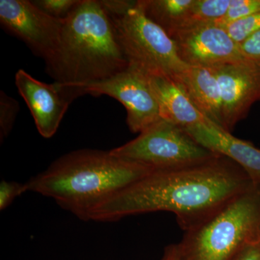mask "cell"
I'll use <instances>...</instances> for the list:
<instances>
[{
	"label": "cell",
	"mask_w": 260,
	"mask_h": 260,
	"mask_svg": "<svg viewBox=\"0 0 260 260\" xmlns=\"http://www.w3.org/2000/svg\"><path fill=\"white\" fill-rule=\"evenodd\" d=\"M254 185L223 155L188 167L155 170L92 211L90 220L115 222L130 215L170 212L184 232L201 225Z\"/></svg>",
	"instance_id": "cell-1"
},
{
	"label": "cell",
	"mask_w": 260,
	"mask_h": 260,
	"mask_svg": "<svg viewBox=\"0 0 260 260\" xmlns=\"http://www.w3.org/2000/svg\"><path fill=\"white\" fill-rule=\"evenodd\" d=\"M154 169L109 151L80 149L64 154L27 181L28 191L51 198L83 221L110 199Z\"/></svg>",
	"instance_id": "cell-2"
},
{
	"label": "cell",
	"mask_w": 260,
	"mask_h": 260,
	"mask_svg": "<svg viewBox=\"0 0 260 260\" xmlns=\"http://www.w3.org/2000/svg\"><path fill=\"white\" fill-rule=\"evenodd\" d=\"M45 64L54 81L78 86L109 79L129 68L102 2L82 0L65 20L57 47Z\"/></svg>",
	"instance_id": "cell-3"
},
{
	"label": "cell",
	"mask_w": 260,
	"mask_h": 260,
	"mask_svg": "<svg viewBox=\"0 0 260 260\" xmlns=\"http://www.w3.org/2000/svg\"><path fill=\"white\" fill-rule=\"evenodd\" d=\"M260 236V185H253L214 216L184 232L179 260H231Z\"/></svg>",
	"instance_id": "cell-4"
},
{
	"label": "cell",
	"mask_w": 260,
	"mask_h": 260,
	"mask_svg": "<svg viewBox=\"0 0 260 260\" xmlns=\"http://www.w3.org/2000/svg\"><path fill=\"white\" fill-rule=\"evenodd\" d=\"M129 67L148 76L174 79L188 68L172 38L147 18L138 0H102Z\"/></svg>",
	"instance_id": "cell-5"
},
{
	"label": "cell",
	"mask_w": 260,
	"mask_h": 260,
	"mask_svg": "<svg viewBox=\"0 0 260 260\" xmlns=\"http://www.w3.org/2000/svg\"><path fill=\"white\" fill-rule=\"evenodd\" d=\"M111 152L154 170L188 167L218 155L200 145L181 126L162 119Z\"/></svg>",
	"instance_id": "cell-6"
},
{
	"label": "cell",
	"mask_w": 260,
	"mask_h": 260,
	"mask_svg": "<svg viewBox=\"0 0 260 260\" xmlns=\"http://www.w3.org/2000/svg\"><path fill=\"white\" fill-rule=\"evenodd\" d=\"M79 87L85 95H109L120 102L127 113L126 123L132 133L140 134L161 120L148 75L133 67L109 79Z\"/></svg>",
	"instance_id": "cell-7"
},
{
	"label": "cell",
	"mask_w": 260,
	"mask_h": 260,
	"mask_svg": "<svg viewBox=\"0 0 260 260\" xmlns=\"http://www.w3.org/2000/svg\"><path fill=\"white\" fill-rule=\"evenodd\" d=\"M169 37L179 57L189 67L213 68L249 60L226 28L215 23L186 25Z\"/></svg>",
	"instance_id": "cell-8"
},
{
	"label": "cell",
	"mask_w": 260,
	"mask_h": 260,
	"mask_svg": "<svg viewBox=\"0 0 260 260\" xmlns=\"http://www.w3.org/2000/svg\"><path fill=\"white\" fill-rule=\"evenodd\" d=\"M64 21L46 14L29 0H0L2 27L44 61L55 51Z\"/></svg>",
	"instance_id": "cell-9"
},
{
	"label": "cell",
	"mask_w": 260,
	"mask_h": 260,
	"mask_svg": "<svg viewBox=\"0 0 260 260\" xmlns=\"http://www.w3.org/2000/svg\"><path fill=\"white\" fill-rule=\"evenodd\" d=\"M15 85L35 121L43 138H52L70 104L77 98L84 95L78 85L54 81L47 83L36 79L20 69L15 77Z\"/></svg>",
	"instance_id": "cell-10"
},
{
	"label": "cell",
	"mask_w": 260,
	"mask_h": 260,
	"mask_svg": "<svg viewBox=\"0 0 260 260\" xmlns=\"http://www.w3.org/2000/svg\"><path fill=\"white\" fill-rule=\"evenodd\" d=\"M212 69L220 88L223 129L232 133L251 107L260 102V64L247 60Z\"/></svg>",
	"instance_id": "cell-11"
},
{
	"label": "cell",
	"mask_w": 260,
	"mask_h": 260,
	"mask_svg": "<svg viewBox=\"0 0 260 260\" xmlns=\"http://www.w3.org/2000/svg\"><path fill=\"white\" fill-rule=\"evenodd\" d=\"M184 129L202 146L235 162L255 185H260V149L208 119Z\"/></svg>",
	"instance_id": "cell-12"
},
{
	"label": "cell",
	"mask_w": 260,
	"mask_h": 260,
	"mask_svg": "<svg viewBox=\"0 0 260 260\" xmlns=\"http://www.w3.org/2000/svg\"><path fill=\"white\" fill-rule=\"evenodd\" d=\"M173 80L208 120L223 128L220 88L212 68L188 67Z\"/></svg>",
	"instance_id": "cell-13"
},
{
	"label": "cell",
	"mask_w": 260,
	"mask_h": 260,
	"mask_svg": "<svg viewBox=\"0 0 260 260\" xmlns=\"http://www.w3.org/2000/svg\"><path fill=\"white\" fill-rule=\"evenodd\" d=\"M149 78L162 120L181 126L183 129L207 120L184 90L172 78L164 76H149Z\"/></svg>",
	"instance_id": "cell-14"
},
{
	"label": "cell",
	"mask_w": 260,
	"mask_h": 260,
	"mask_svg": "<svg viewBox=\"0 0 260 260\" xmlns=\"http://www.w3.org/2000/svg\"><path fill=\"white\" fill-rule=\"evenodd\" d=\"M194 0H138L147 18L168 35L182 28L187 22Z\"/></svg>",
	"instance_id": "cell-15"
},
{
	"label": "cell",
	"mask_w": 260,
	"mask_h": 260,
	"mask_svg": "<svg viewBox=\"0 0 260 260\" xmlns=\"http://www.w3.org/2000/svg\"><path fill=\"white\" fill-rule=\"evenodd\" d=\"M232 5L233 0H194L187 22L183 27L215 23L226 14Z\"/></svg>",
	"instance_id": "cell-16"
},
{
	"label": "cell",
	"mask_w": 260,
	"mask_h": 260,
	"mask_svg": "<svg viewBox=\"0 0 260 260\" xmlns=\"http://www.w3.org/2000/svg\"><path fill=\"white\" fill-rule=\"evenodd\" d=\"M18 101L10 96L3 90L0 91V140L1 143L8 138L14 126L17 116L20 112Z\"/></svg>",
	"instance_id": "cell-17"
},
{
	"label": "cell",
	"mask_w": 260,
	"mask_h": 260,
	"mask_svg": "<svg viewBox=\"0 0 260 260\" xmlns=\"http://www.w3.org/2000/svg\"><path fill=\"white\" fill-rule=\"evenodd\" d=\"M82 0H32L38 8L46 14L57 19L67 20L81 3Z\"/></svg>",
	"instance_id": "cell-18"
},
{
	"label": "cell",
	"mask_w": 260,
	"mask_h": 260,
	"mask_svg": "<svg viewBox=\"0 0 260 260\" xmlns=\"http://www.w3.org/2000/svg\"><path fill=\"white\" fill-rule=\"evenodd\" d=\"M260 12V0H233V5L226 14L215 24L225 28L237 20Z\"/></svg>",
	"instance_id": "cell-19"
},
{
	"label": "cell",
	"mask_w": 260,
	"mask_h": 260,
	"mask_svg": "<svg viewBox=\"0 0 260 260\" xmlns=\"http://www.w3.org/2000/svg\"><path fill=\"white\" fill-rule=\"evenodd\" d=\"M230 37L240 44L251 34L260 30V12L231 23L225 27Z\"/></svg>",
	"instance_id": "cell-20"
},
{
	"label": "cell",
	"mask_w": 260,
	"mask_h": 260,
	"mask_svg": "<svg viewBox=\"0 0 260 260\" xmlns=\"http://www.w3.org/2000/svg\"><path fill=\"white\" fill-rule=\"evenodd\" d=\"M28 191L26 183L1 181L0 182V210L3 211L13 203L15 198Z\"/></svg>",
	"instance_id": "cell-21"
},
{
	"label": "cell",
	"mask_w": 260,
	"mask_h": 260,
	"mask_svg": "<svg viewBox=\"0 0 260 260\" xmlns=\"http://www.w3.org/2000/svg\"><path fill=\"white\" fill-rule=\"evenodd\" d=\"M239 47L246 59L260 64V30L249 36Z\"/></svg>",
	"instance_id": "cell-22"
},
{
	"label": "cell",
	"mask_w": 260,
	"mask_h": 260,
	"mask_svg": "<svg viewBox=\"0 0 260 260\" xmlns=\"http://www.w3.org/2000/svg\"><path fill=\"white\" fill-rule=\"evenodd\" d=\"M231 260H260V236L244 244Z\"/></svg>",
	"instance_id": "cell-23"
},
{
	"label": "cell",
	"mask_w": 260,
	"mask_h": 260,
	"mask_svg": "<svg viewBox=\"0 0 260 260\" xmlns=\"http://www.w3.org/2000/svg\"><path fill=\"white\" fill-rule=\"evenodd\" d=\"M160 260H179L177 244H170L166 246Z\"/></svg>",
	"instance_id": "cell-24"
}]
</instances>
